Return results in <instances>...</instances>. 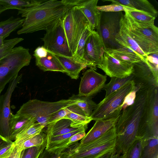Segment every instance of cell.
I'll list each match as a JSON object with an SVG mask.
<instances>
[{"mask_svg":"<svg viewBox=\"0 0 158 158\" xmlns=\"http://www.w3.org/2000/svg\"><path fill=\"white\" fill-rule=\"evenodd\" d=\"M76 105V104L65 107L53 114L50 118L49 124L60 119L64 118L69 112L74 109Z\"/></svg>","mask_w":158,"mask_h":158,"instance_id":"41","label":"cell"},{"mask_svg":"<svg viewBox=\"0 0 158 158\" xmlns=\"http://www.w3.org/2000/svg\"><path fill=\"white\" fill-rule=\"evenodd\" d=\"M35 58L36 65L44 71H56L65 73V69L56 56L48 51L46 56Z\"/></svg>","mask_w":158,"mask_h":158,"instance_id":"23","label":"cell"},{"mask_svg":"<svg viewBox=\"0 0 158 158\" xmlns=\"http://www.w3.org/2000/svg\"><path fill=\"white\" fill-rule=\"evenodd\" d=\"M10 140L6 139L0 135V147L5 142Z\"/></svg>","mask_w":158,"mask_h":158,"instance_id":"48","label":"cell"},{"mask_svg":"<svg viewBox=\"0 0 158 158\" xmlns=\"http://www.w3.org/2000/svg\"><path fill=\"white\" fill-rule=\"evenodd\" d=\"M17 151L18 150L17 147L16 146H15V147L14 151H13L12 153L8 158H14Z\"/></svg>","mask_w":158,"mask_h":158,"instance_id":"49","label":"cell"},{"mask_svg":"<svg viewBox=\"0 0 158 158\" xmlns=\"http://www.w3.org/2000/svg\"><path fill=\"white\" fill-rule=\"evenodd\" d=\"M78 95H74L68 99L54 102L30 100L23 104L17 113L34 118L36 122L47 127L52 115L60 110L76 104Z\"/></svg>","mask_w":158,"mask_h":158,"instance_id":"3","label":"cell"},{"mask_svg":"<svg viewBox=\"0 0 158 158\" xmlns=\"http://www.w3.org/2000/svg\"><path fill=\"white\" fill-rule=\"evenodd\" d=\"M22 76V74L18 75L11 81L5 93L0 96V135L9 140V122L13 114L10 107L11 98L15 88L21 81Z\"/></svg>","mask_w":158,"mask_h":158,"instance_id":"12","label":"cell"},{"mask_svg":"<svg viewBox=\"0 0 158 158\" xmlns=\"http://www.w3.org/2000/svg\"><path fill=\"white\" fill-rule=\"evenodd\" d=\"M92 67L86 70L81 78L78 95L92 97L102 89L107 76L99 73Z\"/></svg>","mask_w":158,"mask_h":158,"instance_id":"14","label":"cell"},{"mask_svg":"<svg viewBox=\"0 0 158 158\" xmlns=\"http://www.w3.org/2000/svg\"><path fill=\"white\" fill-rule=\"evenodd\" d=\"M127 12L129 16L137 23L149 25H154L156 18L149 14L137 10Z\"/></svg>","mask_w":158,"mask_h":158,"instance_id":"35","label":"cell"},{"mask_svg":"<svg viewBox=\"0 0 158 158\" xmlns=\"http://www.w3.org/2000/svg\"><path fill=\"white\" fill-rule=\"evenodd\" d=\"M105 48L98 33L94 30L87 39L84 50L83 60L87 67L96 69L102 64Z\"/></svg>","mask_w":158,"mask_h":158,"instance_id":"13","label":"cell"},{"mask_svg":"<svg viewBox=\"0 0 158 158\" xmlns=\"http://www.w3.org/2000/svg\"><path fill=\"white\" fill-rule=\"evenodd\" d=\"M62 18L46 29V32L41 39L44 43L43 46L48 51L56 55L72 58L64 30Z\"/></svg>","mask_w":158,"mask_h":158,"instance_id":"10","label":"cell"},{"mask_svg":"<svg viewBox=\"0 0 158 158\" xmlns=\"http://www.w3.org/2000/svg\"><path fill=\"white\" fill-rule=\"evenodd\" d=\"M97 9L98 11L102 12H125L126 10L130 11L136 10L134 9L115 3H112L108 5L97 6Z\"/></svg>","mask_w":158,"mask_h":158,"instance_id":"39","label":"cell"},{"mask_svg":"<svg viewBox=\"0 0 158 158\" xmlns=\"http://www.w3.org/2000/svg\"><path fill=\"white\" fill-rule=\"evenodd\" d=\"M62 19L64 30L69 48L71 52L73 41L74 23L73 7L65 13L62 18Z\"/></svg>","mask_w":158,"mask_h":158,"instance_id":"28","label":"cell"},{"mask_svg":"<svg viewBox=\"0 0 158 158\" xmlns=\"http://www.w3.org/2000/svg\"><path fill=\"white\" fill-rule=\"evenodd\" d=\"M140 158H158V138L141 140Z\"/></svg>","mask_w":158,"mask_h":158,"instance_id":"29","label":"cell"},{"mask_svg":"<svg viewBox=\"0 0 158 158\" xmlns=\"http://www.w3.org/2000/svg\"><path fill=\"white\" fill-rule=\"evenodd\" d=\"M47 135L42 131L39 134L26 140L23 143L16 146L18 151H22L28 148L39 146L47 141Z\"/></svg>","mask_w":158,"mask_h":158,"instance_id":"34","label":"cell"},{"mask_svg":"<svg viewBox=\"0 0 158 158\" xmlns=\"http://www.w3.org/2000/svg\"><path fill=\"white\" fill-rule=\"evenodd\" d=\"M119 155L115 151H114L110 158H119Z\"/></svg>","mask_w":158,"mask_h":158,"instance_id":"50","label":"cell"},{"mask_svg":"<svg viewBox=\"0 0 158 158\" xmlns=\"http://www.w3.org/2000/svg\"><path fill=\"white\" fill-rule=\"evenodd\" d=\"M4 40L3 38L2 37H0V47L3 44Z\"/></svg>","mask_w":158,"mask_h":158,"instance_id":"53","label":"cell"},{"mask_svg":"<svg viewBox=\"0 0 158 158\" xmlns=\"http://www.w3.org/2000/svg\"><path fill=\"white\" fill-rule=\"evenodd\" d=\"M24 18H15L11 16L6 20L0 22V37L4 40L13 31L21 27Z\"/></svg>","mask_w":158,"mask_h":158,"instance_id":"27","label":"cell"},{"mask_svg":"<svg viewBox=\"0 0 158 158\" xmlns=\"http://www.w3.org/2000/svg\"><path fill=\"white\" fill-rule=\"evenodd\" d=\"M82 0H44L32 7L18 10L24 17L18 35L33 33L46 29L62 18L70 9L79 5Z\"/></svg>","mask_w":158,"mask_h":158,"instance_id":"1","label":"cell"},{"mask_svg":"<svg viewBox=\"0 0 158 158\" xmlns=\"http://www.w3.org/2000/svg\"><path fill=\"white\" fill-rule=\"evenodd\" d=\"M44 0H0V5L8 10L16 9L37 6Z\"/></svg>","mask_w":158,"mask_h":158,"instance_id":"31","label":"cell"},{"mask_svg":"<svg viewBox=\"0 0 158 158\" xmlns=\"http://www.w3.org/2000/svg\"><path fill=\"white\" fill-rule=\"evenodd\" d=\"M35 122V119L32 117L17 113L15 114H12L9 122L10 140L14 141L17 135Z\"/></svg>","mask_w":158,"mask_h":158,"instance_id":"18","label":"cell"},{"mask_svg":"<svg viewBox=\"0 0 158 158\" xmlns=\"http://www.w3.org/2000/svg\"><path fill=\"white\" fill-rule=\"evenodd\" d=\"M78 96L76 105L87 116L90 117L97 104L92 100V97H83Z\"/></svg>","mask_w":158,"mask_h":158,"instance_id":"36","label":"cell"},{"mask_svg":"<svg viewBox=\"0 0 158 158\" xmlns=\"http://www.w3.org/2000/svg\"><path fill=\"white\" fill-rule=\"evenodd\" d=\"M74 23L73 37L71 52L73 55L74 53L79 40L86 27L89 25L88 21L77 6L73 7Z\"/></svg>","mask_w":158,"mask_h":158,"instance_id":"21","label":"cell"},{"mask_svg":"<svg viewBox=\"0 0 158 158\" xmlns=\"http://www.w3.org/2000/svg\"><path fill=\"white\" fill-rule=\"evenodd\" d=\"M71 120L69 119L63 118L48 124L46 127L47 136H58L79 128L71 127Z\"/></svg>","mask_w":158,"mask_h":158,"instance_id":"24","label":"cell"},{"mask_svg":"<svg viewBox=\"0 0 158 158\" xmlns=\"http://www.w3.org/2000/svg\"><path fill=\"white\" fill-rule=\"evenodd\" d=\"M105 51L115 59L122 61L134 63L142 60L139 57L134 56L116 49L106 50Z\"/></svg>","mask_w":158,"mask_h":158,"instance_id":"37","label":"cell"},{"mask_svg":"<svg viewBox=\"0 0 158 158\" xmlns=\"http://www.w3.org/2000/svg\"><path fill=\"white\" fill-rule=\"evenodd\" d=\"M71 120V127L74 128H87V126L92 119L90 117L86 116L76 104L74 109L64 118Z\"/></svg>","mask_w":158,"mask_h":158,"instance_id":"26","label":"cell"},{"mask_svg":"<svg viewBox=\"0 0 158 158\" xmlns=\"http://www.w3.org/2000/svg\"><path fill=\"white\" fill-rule=\"evenodd\" d=\"M103 2H110L122 6L143 12L156 18L158 11L154 6L147 0H105Z\"/></svg>","mask_w":158,"mask_h":158,"instance_id":"20","label":"cell"},{"mask_svg":"<svg viewBox=\"0 0 158 158\" xmlns=\"http://www.w3.org/2000/svg\"><path fill=\"white\" fill-rule=\"evenodd\" d=\"M14 142L9 140L0 147V158H8L12 154L15 147Z\"/></svg>","mask_w":158,"mask_h":158,"instance_id":"42","label":"cell"},{"mask_svg":"<svg viewBox=\"0 0 158 158\" xmlns=\"http://www.w3.org/2000/svg\"><path fill=\"white\" fill-rule=\"evenodd\" d=\"M31 58L28 48L19 46L0 60V96L6 84L18 76L22 68L29 64Z\"/></svg>","mask_w":158,"mask_h":158,"instance_id":"4","label":"cell"},{"mask_svg":"<svg viewBox=\"0 0 158 158\" xmlns=\"http://www.w3.org/2000/svg\"><path fill=\"white\" fill-rule=\"evenodd\" d=\"M48 51L43 46H39L34 51L33 56L35 57L42 58L46 56Z\"/></svg>","mask_w":158,"mask_h":158,"instance_id":"44","label":"cell"},{"mask_svg":"<svg viewBox=\"0 0 158 158\" xmlns=\"http://www.w3.org/2000/svg\"><path fill=\"white\" fill-rule=\"evenodd\" d=\"M133 80L105 98L97 105L90 116L92 120L105 119L119 116L122 111L121 106L126 96L134 89Z\"/></svg>","mask_w":158,"mask_h":158,"instance_id":"8","label":"cell"},{"mask_svg":"<svg viewBox=\"0 0 158 158\" xmlns=\"http://www.w3.org/2000/svg\"><path fill=\"white\" fill-rule=\"evenodd\" d=\"M115 150V149L103 153L97 158H110Z\"/></svg>","mask_w":158,"mask_h":158,"instance_id":"46","label":"cell"},{"mask_svg":"<svg viewBox=\"0 0 158 158\" xmlns=\"http://www.w3.org/2000/svg\"><path fill=\"white\" fill-rule=\"evenodd\" d=\"M45 127L44 125L35 122L29 128L19 134L16 136L14 143L18 146L39 134Z\"/></svg>","mask_w":158,"mask_h":158,"instance_id":"32","label":"cell"},{"mask_svg":"<svg viewBox=\"0 0 158 158\" xmlns=\"http://www.w3.org/2000/svg\"><path fill=\"white\" fill-rule=\"evenodd\" d=\"M93 31L92 30L88 25L83 31L72 56V59L75 61L85 64L83 56L85 44L87 39Z\"/></svg>","mask_w":158,"mask_h":158,"instance_id":"30","label":"cell"},{"mask_svg":"<svg viewBox=\"0 0 158 158\" xmlns=\"http://www.w3.org/2000/svg\"><path fill=\"white\" fill-rule=\"evenodd\" d=\"M57 158H72L66 150L60 154Z\"/></svg>","mask_w":158,"mask_h":158,"instance_id":"47","label":"cell"},{"mask_svg":"<svg viewBox=\"0 0 158 158\" xmlns=\"http://www.w3.org/2000/svg\"><path fill=\"white\" fill-rule=\"evenodd\" d=\"M147 91L139 90L134 103L122 110L116 124L115 151L119 155L127 153L137 139L138 131Z\"/></svg>","mask_w":158,"mask_h":158,"instance_id":"2","label":"cell"},{"mask_svg":"<svg viewBox=\"0 0 158 158\" xmlns=\"http://www.w3.org/2000/svg\"><path fill=\"white\" fill-rule=\"evenodd\" d=\"M120 22V28L115 37V40L121 46L129 48L137 52L143 60L147 56L140 48L130 35L127 28L124 17Z\"/></svg>","mask_w":158,"mask_h":158,"instance_id":"19","label":"cell"},{"mask_svg":"<svg viewBox=\"0 0 158 158\" xmlns=\"http://www.w3.org/2000/svg\"><path fill=\"white\" fill-rule=\"evenodd\" d=\"M56 56L65 69V73L72 79L78 78L81 71L87 67L83 64L75 61L72 58Z\"/></svg>","mask_w":158,"mask_h":158,"instance_id":"25","label":"cell"},{"mask_svg":"<svg viewBox=\"0 0 158 158\" xmlns=\"http://www.w3.org/2000/svg\"><path fill=\"white\" fill-rule=\"evenodd\" d=\"M116 137L115 125L95 140L82 145L76 143L66 150L72 158H97L115 149Z\"/></svg>","mask_w":158,"mask_h":158,"instance_id":"7","label":"cell"},{"mask_svg":"<svg viewBox=\"0 0 158 158\" xmlns=\"http://www.w3.org/2000/svg\"><path fill=\"white\" fill-rule=\"evenodd\" d=\"M133 63L122 61L105 52L102 63L98 68L110 77L124 78L132 74Z\"/></svg>","mask_w":158,"mask_h":158,"instance_id":"15","label":"cell"},{"mask_svg":"<svg viewBox=\"0 0 158 158\" xmlns=\"http://www.w3.org/2000/svg\"><path fill=\"white\" fill-rule=\"evenodd\" d=\"M119 116L109 119L95 121L94 126L81 140L79 144L81 145H84L100 137L116 125Z\"/></svg>","mask_w":158,"mask_h":158,"instance_id":"16","label":"cell"},{"mask_svg":"<svg viewBox=\"0 0 158 158\" xmlns=\"http://www.w3.org/2000/svg\"><path fill=\"white\" fill-rule=\"evenodd\" d=\"M7 10V8L0 5V14L3 12Z\"/></svg>","mask_w":158,"mask_h":158,"instance_id":"51","label":"cell"},{"mask_svg":"<svg viewBox=\"0 0 158 158\" xmlns=\"http://www.w3.org/2000/svg\"><path fill=\"white\" fill-rule=\"evenodd\" d=\"M133 64L132 75L135 86L146 91L158 88V66L150 63L146 57Z\"/></svg>","mask_w":158,"mask_h":158,"instance_id":"11","label":"cell"},{"mask_svg":"<svg viewBox=\"0 0 158 158\" xmlns=\"http://www.w3.org/2000/svg\"><path fill=\"white\" fill-rule=\"evenodd\" d=\"M110 82L105 84L102 89L106 92L105 97H106L116 91L128 82L132 81L133 76L132 74L124 78L117 77H111Z\"/></svg>","mask_w":158,"mask_h":158,"instance_id":"33","label":"cell"},{"mask_svg":"<svg viewBox=\"0 0 158 158\" xmlns=\"http://www.w3.org/2000/svg\"><path fill=\"white\" fill-rule=\"evenodd\" d=\"M98 0H82L77 8L87 19L92 30L98 28L100 19L101 12L97 9Z\"/></svg>","mask_w":158,"mask_h":158,"instance_id":"17","label":"cell"},{"mask_svg":"<svg viewBox=\"0 0 158 158\" xmlns=\"http://www.w3.org/2000/svg\"><path fill=\"white\" fill-rule=\"evenodd\" d=\"M59 155L48 152L45 149L38 158H57Z\"/></svg>","mask_w":158,"mask_h":158,"instance_id":"45","label":"cell"},{"mask_svg":"<svg viewBox=\"0 0 158 158\" xmlns=\"http://www.w3.org/2000/svg\"><path fill=\"white\" fill-rule=\"evenodd\" d=\"M139 89L138 88L135 86L134 89L126 96L121 106L122 110L132 105L134 103L136 98L137 92Z\"/></svg>","mask_w":158,"mask_h":158,"instance_id":"43","label":"cell"},{"mask_svg":"<svg viewBox=\"0 0 158 158\" xmlns=\"http://www.w3.org/2000/svg\"><path fill=\"white\" fill-rule=\"evenodd\" d=\"M21 152L18 151L14 158H20Z\"/></svg>","mask_w":158,"mask_h":158,"instance_id":"52","label":"cell"},{"mask_svg":"<svg viewBox=\"0 0 158 158\" xmlns=\"http://www.w3.org/2000/svg\"><path fill=\"white\" fill-rule=\"evenodd\" d=\"M124 15L122 11L101 12L99 24L96 31L102 41L105 50L117 49L121 47L115 38L120 31V22Z\"/></svg>","mask_w":158,"mask_h":158,"instance_id":"9","label":"cell"},{"mask_svg":"<svg viewBox=\"0 0 158 158\" xmlns=\"http://www.w3.org/2000/svg\"><path fill=\"white\" fill-rule=\"evenodd\" d=\"M158 138V88L148 91L137 135L141 140Z\"/></svg>","mask_w":158,"mask_h":158,"instance_id":"6","label":"cell"},{"mask_svg":"<svg viewBox=\"0 0 158 158\" xmlns=\"http://www.w3.org/2000/svg\"><path fill=\"white\" fill-rule=\"evenodd\" d=\"M85 135L84 131L76 134L69 139L58 142L47 143L45 149L48 152L60 154L82 139Z\"/></svg>","mask_w":158,"mask_h":158,"instance_id":"22","label":"cell"},{"mask_svg":"<svg viewBox=\"0 0 158 158\" xmlns=\"http://www.w3.org/2000/svg\"><path fill=\"white\" fill-rule=\"evenodd\" d=\"M124 17L128 32L140 48L147 56L158 52V28L155 25L139 23L125 12Z\"/></svg>","mask_w":158,"mask_h":158,"instance_id":"5","label":"cell"},{"mask_svg":"<svg viewBox=\"0 0 158 158\" xmlns=\"http://www.w3.org/2000/svg\"><path fill=\"white\" fill-rule=\"evenodd\" d=\"M47 141L41 145L30 148L22 151L20 158H38L45 149Z\"/></svg>","mask_w":158,"mask_h":158,"instance_id":"38","label":"cell"},{"mask_svg":"<svg viewBox=\"0 0 158 158\" xmlns=\"http://www.w3.org/2000/svg\"><path fill=\"white\" fill-rule=\"evenodd\" d=\"M141 140L137 139L127 153L126 158H140Z\"/></svg>","mask_w":158,"mask_h":158,"instance_id":"40","label":"cell"},{"mask_svg":"<svg viewBox=\"0 0 158 158\" xmlns=\"http://www.w3.org/2000/svg\"><path fill=\"white\" fill-rule=\"evenodd\" d=\"M127 158V153L123 154L120 155L119 157V158Z\"/></svg>","mask_w":158,"mask_h":158,"instance_id":"54","label":"cell"}]
</instances>
